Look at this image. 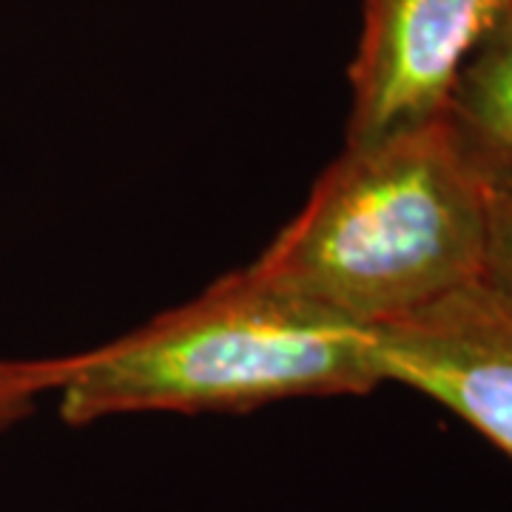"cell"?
<instances>
[{
  "mask_svg": "<svg viewBox=\"0 0 512 512\" xmlns=\"http://www.w3.org/2000/svg\"><path fill=\"white\" fill-rule=\"evenodd\" d=\"M444 126L487 194H512V0L464 60Z\"/></svg>",
  "mask_w": 512,
  "mask_h": 512,
  "instance_id": "5b68a950",
  "label": "cell"
},
{
  "mask_svg": "<svg viewBox=\"0 0 512 512\" xmlns=\"http://www.w3.org/2000/svg\"><path fill=\"white\" fill-rule=\"evenodd\" d=\"M478 282L512 311V194H487V248Z\"/></svg>",
  "mask_w": 512,
  "mask_h": 512,
  "instance_id": "52a82bcc",
  "label": "cell"
},
{
  "mask_svg": "<svg viewBox=\"0 0 512 512\" xmlns=\"http://www.w3.org/2000/svg\"><path fill=\"white\" fill-rule=\"evenodd\" d=\"M510 0H365L345 146L444 117L464 60Z\"/></svg>",
  "mask_w": 512,
  "mask_h": 512,
  "instance_id": "3957f363",
  "label": "cell"
},
{
  "mask_svg": "<svg viewBox=\"0 0 512 512\" xmlns=\"http://www.w3.org/2000/svg\"><path fill=\"white\" fill-rule=\"evenodd\" d=\"M484 248L487 191L441 117L345 146L248 268L376 328L476 285Z\"/></svg>",
  "mask_w": 512,
  "mask_h": 512,
  "instance_id": "6da1fadb",
  "label": "cell"
},
{
  "mask_svg": "<svg viewBox=\"0 0 512 512\" xmlns=\"http://www.w3.org/2000/svg\"><path fill=\"white\" fill-rule=\"evenodd\" d=\"M63 356L57 359H0V441L29 419L43 396L55 393Z\"/></svg>",
  "mask_w": 512,
  "mask_h": 512,
  "instance_id": "8992f818",
  "label": "cell"
},
{
  "mask_svg": "<svg viewBox=\"0 0 512 512\" xmlns=\"http://www.w3.org/2000/svg\"><path fill=\"white\" fill-rule=\"evenodd\" d=\"M384 384L467 421L512 461V311L481 282L373 328Z\"/></svg>",
  "mask_w": 512,
  "mask_h": 512,
  "instance_id": "277c9868",
  "label": "cell"
},
{
  "mask_svg": "<svg viewBox=\"0 0 512 512\" xmlns=\"http://www.w3.org/2000/svg\"><path fill=\"white\" fill-rule=\"evenodd\" d=\"M382 384L373 328L242 268L143 328L63 356L52 396L60 419L86 427L131 413H245L365 396Z\"/></svg>",
  "mask_w": 512,
  "mask_h": 512,
  "instance_id": "7a4b0ae2",
  "label": "cell"
}]
</instances>
